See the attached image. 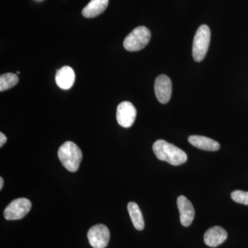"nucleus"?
<instances>
[{
  "label": "nucleus",
  "instance_id": "obj_1",
  "mask_svg": "<svg viewBox=\"0 0 248 248\" xmlns=\"http://www.w3.org/2000/svg\"><path fill=\"white\" fill-rule=\"evenodd\" d=\"M153 149L158 159L166 161L172 166H179L187 161V155L185 152L165 140H159L155 141Z\"/></svg>",
  "mask_w": 248,
  "mask_h": 248
},
{
  "label": "nucleus",
  "instance_id": "obj_2",
  "mask_svg": "<svg viewBox=\"0 0 248 248\" xmlns=\"http://www.w3.org/2000/svg\"><path fill=\"white\" fill-rule=\"evenodd\" d=\"M58 157L62 165L68 171L76 172L82 160V153L79 147L72 141H66L60 146Z\"/></svg>",
  "mask_w": 248,
  "mask_h": 248
},
{
  "label": "nucleus",
  "instance_id": "obj_3",
  "mask_svg": "<svg viewBox=\"0 0 248 248\" xmlns=\"http://www.w3.org/2000/svg\"><path fill=\"white\" fill-rule=\"evenodd\" d=\"M151 32L149 29L143 26L137 27L124 41V47L130 52H136L145 48L149 43Z\"/></svg>",
  "mask_w": 248,
  "mask_h": 248
},
{
  "label": "nucleus",
  "instance_id": "obj_4",
  "mask_svg": "<svg viewBox=\"0 0 248 248\" xmlns=\"http://www.w3.org/2000/svg\"><path fill=\"white\" fill-rule=\"evenodd\" d=\"M210 28L205 24L201 26L196 32L192 45V57L195 62L203 61L205 58L210 45Z\"/></svg>",
  "mask_w": 248,
  "mask_h": 248
},
{
  "label": "nucleus",
  "instance_id": "obj_5",
  "mask_svg": "<svg viewBox=\"0 0 248 248\" xmlns=\"http://www.w3.org/2000/svg\"><path fill=\"white\" fill-rule=\"evenodd\" d=\"M31 206V202L28 199H16L5 209V218L9 221L21 219L30 212Z\"/></svg>",
  "mask_w": 248,
  "mask_h": 248
},
{
  "label": "nucleus",
  "instance_id": "obj_6",
  "mask_svg": "<svg viewBox=\"0 0 248 248\" xmlns=\"http://www.w3.org/2000/svg\"><path fill=\"white\" fill-rule=\"evenodd\" d=\"M87 236L93 248H105L110 240V231L105 225H95L88 232Z\"/></svg>",
  "mask_w": 248,
  "mask_h": 248
},
{
  "label": "nucleus",
  "instance_id": "obj_7",
  "mask_svg": "<svg viewBox=\"0 0 248 248\" xmlns=\"http://www.w3.org/2000/svg\"><path fill=\"white\" fill-rule=\"evenodd\" d=\"M137 110L132 103H120L117 109V120L118 124L124 128H129L135 122Z\"/></svg>",
  "mask_w": 248,
  "mask_h": 248
},
{
  "label": "nucleus",
  "instance_id": "obj_8",
  "mask_svg": "<svg viewBox=\"0 0 248 248\" xmlns=\"http://www.w3.org/2000/svg\"><path fill=\"white\" fill-rule=\"evenodd\" d=\"M155 93L156 99L161 104H167L172 94V82L169 77L161 75L155 80Z\"/></svg>",
  "mask_w": 248,
  "mask_h": 248
},
{
  "label": "nucleus",
  "instance_id": "obj_9",
  "mask_svg": "<svg viewBox=\"0 0 248 248\" xmlns=\"http://www.w3.org/2000/svg\"><path fill=\"white\" fill-rule=\"evenodd\" d=\"M178 209L180 214V221L182 226H190L195 218V211L192 203L185 196H179L177 201Z\"/></svg>",
  "mask_w": 248,
  "mask_h": 248
},
{
  "label": "nucleus",
  "instance_id": "obj_10",
  "mask_svg": "<svg viewBox=\"0 0 248 248\" xmlns=\"http://www.w3.org/2000/svg\"><path fill=\"white\" fill-rule=\"evenodd\" d=\"M228 237V233L220 226H214L205 232L204 242L209 247L215 248L223 244Z\"/></svg>",
  "mask_w": 248,
  "mask_h": 248
},
{
  "label": "nucleus",
  "instance_id": "obj_11",
  "mask_svg": "<svg viewBox=\"0 0 248 248\" xmlns=\"http://www.w3.org/2000/svg\"><path fill=\"white\" fill-rule=\"evenodd\" d=\"M55 81L60 89L68 90L71 89L76 81V74L71 67L65 66L57 71Z\"/></svg>",
  "mask_w": 248,
  "mask_h": 248
},
{
  "label": "nucleus",
  "instance_id": "obj_12",
  "mask_svg": "<svg viewBox=\"0 0 248 248\" xmlns=\"http://www.w3.org/2000/svg\"><path fill=\"white\" fill-rule=\"evenodd\" d=\"M188 141L192 146L203 151H217L220 148V144L218 142L206 137L192 135L189 137Z\"/></svg>",
  "mask_w": 248,
  "mask_h": 248
},
{
  "label": "nucleus",
  "instance_id": "obj_13",
  "mask_svg": "<svg viewBox=\"0 0 248 248\" xmlns=\"http://www.w3.org/2000/svg\"><path fill=\"white\" fill-rule=\"evenodd\" d=\"M109 0H91L83 9L82 16L86 18H94L103 14L108 6Z\"/></svg>",
  "mask_w": 248,
  "mask_h": 248
},
{
  "label": "nucleus",
  "instance_id": "obj_14",
  "mask_svg": "<svg viewBox=\"0 0 248 248\" xmlns=\"http://www.w3.org/2000/svg\"><path fill=\"white\" fill-rule=\"evenodd\" d=\"M128 211L130 215L131 221L135 229L138 231H143L145 223L143 215L138 204L135 202H130L128 205Z\"/></svg>",
  "mask_w": 248,
  "mask_h": 248
},
{
  "label": "nucleus",
  "instance_id": "obj_15",
  "mask_svg": "<svg viewBox=\"0 0 248 248\" xmlns=\"http://www.w3.org/2000/svg\"><path fill=\"white\" fill-rule=\"evenodd\" d=\"M19 82V78L12 73H5L0 76V91L4 92L12 89Z\"/></svg>",
  "mask_w": 248,
  "mask_h": 248
},
{
  "label": "nucleus",
  "instance_id": "obj_16",
  "mask_svg": "<svg viewBox=\"0 0 248 248\" xmlns=\"http://www.w3.org/2000/svg\"><path fill=\"white\" fill-rule=\"evenodd\" d=\"M232 200L238 203L248 205V192L234 190L231 193Z\"/></svg>",
  "mask_w": 248,
  "mask_h": 248
},
{
  "label": "nucleus",
  "instance_id": "obj_17",
  "mask_svg": "<svg viewBox=\"0 0 248 248\" xmlns=\"http://www.w3.org/2000/svg\"><path fill=\"white\" fill-rule=\"evenodd\" d=\"M7 141L6 135L3 133H0V147H2Z\"/></svg>",
  "mask_w": 248,
  "mask_h": 248
},
{
  "label": "nucleus",
  "instance_id": "obj_18",
  "mask_svg": "<svg viewBox=\"0 0 248 248\" xmlns=\"http://www.w3.org/2000/svg\"><path fill=\"white\" fill-rule=\"evenodd\" d=\"M4 186V180H3L2 177H0V190H1Z\"/></svg>",
  "mask_w": 248,
  "mask_h": 248
}]
</instances>
